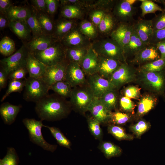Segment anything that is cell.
<instances>
[{
	"instance_id": "cell-1",
	"label": "cell",
	"mask_w": 165,
	"mask_h": 165,
	"mask_svg": "<svg viewBox=\"0 0 165 165\" xmlns=\"http://www.w3.org/2000/svg\"><path fill=\"white\" fill-rule=\"evenodd\" d=\"M35 104V112L42 121L61 120L68 115L72 108L69 101L56 94H48Z\"/></svg>"
},
{
	"instance_id": "cell-2",
	"label": "cell",
	"mask_w": 165,
	"mask_h": 165,
	"mask_svg": "<svg viewBox=\"0 0 165 165\" xmlns=\"http://www.w3.org/2000/svg\"><path fill=\"white\" fill-rule=\"evenodd\" d=\"M94 96L87 82L73 88L69 101L72 108L83 113L88 111V107Z\"/></svg>"
},
{
	"instance_id": "cell-3",
	"label": "cell",
	"mask_w": 165,
	"mask_h": 165,
	"mask_svg": "<svg viewBox=\"0 0 165 165\" xmlns=\"http://www.w3.org/2000/svg\"><path fill=\"white\" fill-rule=\"evenodd\" d=\"M42 121L34 119L25 118L22 122L28 130L30 141L41 147L43 149L51 152L56 149V145L51 144L44 139L42 135V128L44 127Z\"/></svg>"
},
{
	"instance_id": "cell-4",
	"label": "cell",
	"mask_w": 165,
	"mask_h": 165,
	"mask_svg": "<svg viewBox=\"0 0 165 165\" xmlns=\"http://www.w3.org/2000/svg\"><path fill=\"white\" fill-rule=\"evenodd\" d=\"M25 80L23 98L26 101L36 103L48 94L50 87L42 78L29 76Z\"/></svg>"
},
{
	"instance_id": "cell-5",
	"label": "cell",
	"mask_w": 165,
	"mask_h": 165,
	"mask_svg": "<svg viewBox=\"0 0 165 165\" xmlns=\"http://www.w3.org/2000/svg\"><path fill=\"white\" fill-rule=\"evenodd\" d=\"M92 48L99 56L126 62L122 48L112 38L104 39L97 43Z\"/></svg>"
},
{
	"instance_id": "cell-6",
	"label": "cell",
	"mask_w": 165,
	"mask_h": 165,
	"mask_svg": "<svg viewBox=\"0 0 165 165\" xmlns=\"http://www.w3.org/2000/svg\"><path fill=\"white\" fill-rule=\"evenodd\" d=\"M66 51L60 45L54 43L44 50L30 52L45 65L49 66L64 62Z\"/></svg>"
},
{
	"instance_id": "cell-7",
	"label": "cell",
	"mask_w": 165,
	"mask_h": 165,
	"mask_svg": "<svg viewBox=\"0 0 165 165\" xmlns=\"http://www.w3.org/2000/svg\"><path fill=\"white\" fill-rule=\"evenodd\" d=\"M29 51L23 45L15 53L0 60L2 67L8 75L18 68L26 67V59Z\"/></svg>"
},
{
	"instance_id": "cell-8",
	"label": "cell",
	"mask_w": 165,
	"mask_h": 165,
	"mask_svg": "<svg viewBox=\"0 0 165 165\" xmlns=\"http://www.w3.org/2000/svg\"><path fill=\"white\" fill-rule=\"evenodd\" d=\"M86 80L96 97L99 98L105 92L116 89L108 80L102 77L97 73L88 76Z\"/></svg>"
},
{
	"instance_id": "cell-9",
	"label": "cell",
	"mask_w": 165,
	"mask_h": 165,
	"mask_svg": "<svg viewBox=\"0 0 165 165\" xmlns=\"http://www.w3.org/2000/svg\"><path fill=\"white\" fill-rule=\"evenodd\" d=\"M134 70L126 62L123 63L108 79L116 88L130 82L134 78Z\"/></svg>"
},
{
	"instance_id": "cell-10",
	"label": "cell",
	"mask_w": 165,
	"mask_h": 165,
	"mask_svg": "<svg viewBox=\"0 0 165 165\" xmlns=\"http://www.w3.org/2000/svg\"><path fill=\"white\" fill-rule=\"evenodd\" d=\"M134 22H120L110 35L111 38L120 46L123 51L130 41L134 30Z\"/></svg>"
},
{
	"instance_id": "cell-11",
	"label": "cell",
	"mask_w": 165,
	"mask_h": 165,
	"mask_svg": "<svg viewBox=\"0 0 165 165\" xmlns=\"http://www.w3.org/2000/svg\"><path fill=\"white\" fill-rule=\"evenodd\" d=\"M85 74L79 64L69 62L67 66L65 80L73 88L87 83Z\"/></svg>"
},
{
	"instance_id": "cell-12",
	"label": "cell",
	"mask_w": 165,
	"mask_h": 165,
	"mask_svg": "<svg viewBox=\"0 0 165 165\" xmlns=\"http://www.w3.org/2000/svg\"><path fill=\"white\" fill-rule=\"evenodd\" d=\"M68 64L64 62L55 65L46 66V71L42 79L50 87L57 82L65 80Z\"/></svg>"
},
{
	"instance_id": "cell-13",
	"label": "cell",
	"mask_w": 165,
	"mask_h": 165,
	"mask_svg": "<svg viewBox=\"0 0 165 165\" xmlns=\"http://www.w3.org/2000/svg\"><path fill=\"white\" fill-rule=\"evenodd\" d=\"M137 8L129 3L126 0L119 1L115 6L113 13L120 22L132 23L136 14Z\"/></svg>"
},
{
	"instance_id": "cell-14",
	"label": "cell",
	"mask_w": 165,
	"mask_h": 165,
	"mask_svg": "<svg viewBox=\"0 0 165 165\" xmlns=\"http://www.w3.org/2000/svg\"><path fill=\"white\" fill-rule=\"evenodd\" d=\"M134 56L132 62L138 64H145L160 58V53L156 46L152 44L147 45Z\"/></svg>"
},
{
	"instance_id": "cell-15",
	"label": "cell",
	"mask_w": 165,
	"mask_h": 165,
	"mask_svg": "<svg viewBox=\"0 0 165 165\" xmlns=\"http://www.w3.org/2000/svg\"><path fill=\"white\" fill-rule=\"evenodd\" d=\"M88 111L90 113L92 117L101 124L107 123L110 121L112 111L105 106L99 98L94 97Z\"/></svg>"
},
{
	"instance_id": "cell-16",
	"label": "cell",
	"mask_w": 165,
	"mask_h": 165,
	"mask_svg": "<svg viewBox=\"0 0 165 165\" xmlns=\"http://www.w3.org/2000/svg\"><path fill=\"white\" fill-rule=\"evenodd\" d=\"M99 63V56L91 48L88 49L79 65L85 75L88 76L97 73Z\"/></svg>"
},
{
	"instance_id": "cell-17",
	"label": "cell",
	"mask_w": 165,
	"mask_h": 165,
	"mask_svg": "<svg viewBox=\"0 0 165 165\" xmlns=\"http://www.w3.org/2000/svg\"><path fill=\"white\" fill-rule=\"evenodd\" d=\"M98 56L99 63L97 73L104 78L108 80L123 62L113 59Z\"/></svg>"
},
{
	"instance_id": "cell-18",
	"label": "cell",
	"mask_w": 165,
	"mask_h": 165,
	"mask_svg": "<svg viewBox=\"0 0 165 165\" xmlns=\"http://www.w3.org/2000/svg\"><path fill=\"white\" fill-rule=\"evenodd\" d=\"M134 29L144 43L150 44L153 33L151 20L138 19L134 22Z\"/></svg>"
},
{
	"instance_id": "cell-19",
	"label": "cell",
	"mask_w": 165,
	"mask_h": 165,
	"mask_svg": "<svg viewBox=\"0 0 165 165\" xmlns=\"http://www.w3.org/2000/svg\"><path fill=\"white\" fill-rule=\"evenodd\" d=\"M162 71L141 72L142 81L144 84L154 90L160 92L163 88L165 83V79Z\"/></svg>"
},
{
	"instance_id": "cell-20",
	"label": "cell",
	"mask_w": 165,
	"mask_h": 165,
	"mask_svg": "<svg viewBox=\"0 0 165 165\" xmlns=\"http://www.w3.org/2000/svg\"><path fill=\"white\" fill-rule=\"evenodd\" d=\"M46 66L29 51L26 63V68L29 76L42 78L46 71Z\"/></svg>"
},
{
	"instance_id": "cell-21",
	"label": "cell",
	"mask_w": 165,
	"mask_h": 165,
	"mask_svg": "<svg viewBox=\"0 0 165 165\" xmlns=\"http://www.w3.org/2000/svg\"><path fill=\"white\" fill-rule=\"evenodd\" d=\"M54 43L51 35L43 34L33 38L26 46L31 52L44 50Z\"/></svg>"
},
{
	"instance_id": "cell-22",
	"label": "cell",
	"mask_w": 165,
	"mask_h": 165,
	"mask_svg": "<svg viewBox=\"0 0 165 165\" xmlns=\"http://www.w3.org/2000/svg\"><path fill=\"white\" fill-rule=\"evenodd\" d=\"M21 106L14 105L8 102L2 103L0 106V115L4 123L10 125L15 121Z\"/></svg>"
},
{
	"instance_id": "cell-23",
	"label": "cell",
	"mask_w": 165,
	"mask_h": 165,
	"mask_svg": "<svg viewBox=\"0 0 165 165\" xmlns=\"http://www.w3.org/2000/svg\"><path fill=\"white\" fill-rule=\"evenodd\" d=\"M147 45L142 42L134 29L130 41L123 50L126 59L128 56L134 55Z\"/></svg>"
},
{
	"instance_id": "cell-24",
	"label": "cell",
	"mask_w": 165,
	"mask_h": 165,
	"mask_svg": "<svg viewBox=\"0 0 165 165\" xmlns=\"http://www.w3.org/2000/svg\"><path fill=\"white\" fill-rule=\"evenodd\" d=\"M31 12L30 9L26 7L12 6L7 11L6 16L9 22L26 21Z\"/></svg>"
},
{
	"instance_id": "cell-25",
	"label": "cell",
	"mask_w": 165,
	"mask_h": 165,
	"mask_svg": "<svg viewBox=\"0 0 165 165\" xmlns=\"http://www.w3.org/2000/svg\"><path fill=\"white\" fill-rule=\"evenodd\" d=\"M8 26L16 35L21 39H28L30 38L31 31L26 21H10Z\"/></svg>"
},
{
	"instance_id": "cell-26",
	"label": "cell",
	"mask_w": 165,
	"mask_h": 165,
	"mask_svg": "<svg viewBox=\"0 0 165 165\" xmlns=\"http://www.w3.org/2000/svg\"><path fill=\"white\" fill-rule=\"evenodd\" d=\"M64 44L68 46L81 47L84 43V39L77 30H71L62 38Z\"/></svg>"
},
{
	"instance_id": "cell-27",
	"label": "cell",
	"mask_w": 165,
	"mask_h": 165,
	"mask_svg": "<svg viewBox=\"0 0 165 165\" xmlns=\"http://www.w3.org/2000/svg\"><path fill=\"white\" fill-rule=\"evenodd\" d=\"M88 50L81 47L69 48L66 50V59L69 62H74L80 64L87 53Z\"/></svg>"
},
{
	"instance_id": "cell-28",
	"label": "cell",
	"mask_w": 165,
	"mask_h": 165,
	"mask_svg": "<svg viewBox=\"0 0 165 165\" xmlns=\"http://www.w3.org/2000/svg\"><path fill=\"white\" fill-rule=\"evenodd\" d=\"M72 88L65 80L57 82L50 87V90L53 91L56 94L65 98L70 97Z\"/></svg>"
},
{
	"instance_id": "cell-29",
	"label": "cell",
	"mask_w": 165,
	"mask_h": 165,
	"mask_svg": "<svg viewBox=\"0 0 165 165\" xmlns=\"http://www.w3.org/2000/svg\"><path fill=\"white\" fill-rule=\"evenodd\" d=\"M156 100L153 97L146 95L142 98L138 104V113L139 116L143 115L154 107Z\"/></svg>"
},
{
	"instance_id": "cell-30",
	"label": "cell",
	"mask_w": 165,
	"mask_h": 165,
	"mask_svg": "<svg viewBox=\"0 0 165 165\" xmlns=\"http://www.w3.org/2000/svg\"><path fill=\"white\" fill-rule=\"evenodd\" d=\"M26 22L32 34L33 38L44 34L38 19L36 11H31Z\"/></svg>"
},
{
	"instance_id": "cell-31",
	"label": "cell",
	"mask_w": 165,
	"mask_h": 165,
	"mask_svg": "<svg viewBox=\"0 0 165 165\" xmlns=\"http://www.w3.org/2000/svg\"><path fill=\"white\" fill-rule=\"evenodd\" d=\"M99 149L107 158L119 156L122 152L121 148L119 146L109 142H102L99 146Z\"/></svg>"
},
{
	"instance_id": "cell-32",
	"label": "cell",
	"mask_w": 165,
	"mask_h": 165,
	"mask_svg": "<svg viewBox=\"0 0 165 165\" xmlns=\"http://www.w3.org/2000/svg\"><path fill=\"white\" fill-rule=\"evenodd\" d=\"M110 13H105L99 24L100 31L103 33H111L116 28L115 19Z\"/></svg>"
},
{
	"instance_id": "cell-33",
	"label": "cell",
	"mask_w": 165,
	"mask_h": 165,
	"mask_svg": "<svg viewBox=\"0 0 165 165\" xmlns=\"http://www.w3.org/2000/svg\"><path fill=\"white\" fill-rule=\"evenodd\" d=\"M115 90L105 92L99 98L105 106L110 111L114 109L116 106L117 98Z\"/></svg>"
},
{
	"instance_id": "cell-34",
	"label": "cell",
	"mask_w": 165,
	"mask_h": 165,
	"mask_svg": "<svg viewBox=\"0 0 165 165\" xmlns=\"http://www.w3.org/2000/svg\"><path fill=\"white\" fill-rule=\"evenodd\" d=\"M165 68V59L158 60L141 65L139 71L141 72H158Z\"/></svg>"
},
{
	"instance_id": "cell-35",
	"label": "cell",
	"mask_w": 165,
	"mask_h": 165,
	"mask_svg": "<svg viewBox=\"0 0 165 165\" xmlns=\"http://www.w3.org/2000/svg\"><path fill=\"white\" fill-rule=\"evenodd\" d=\"M43 127L48 129L57 143L60 145L69 149L71 148L70 141L58 128L54 127H50L45 125H44Z\"/></svg>"
},
{
	"instance_id": "cell-36",
	"label": "cell",
	"mask_w": 165,
	"mask_h": 165,
	"mask_svg": "<svg viewBox=\"0 0 165 165\" xmlns=\"http://www.w3.org/2000/svg\"><path fill=\"white\" fill-rule=\"evenodd\" d=\"M37 16L44 34L50 35V33L53 28V25L51 20L45 13L37 12Z\"/></svg>"
},
{
	"instance_id": "cell-37",
	"label": "cell",
	"mask_w": 165,
	"mask_h": 165,
	"mask_svg": "<svg viewBox=\"0 0 165 165\" xmlns=\"http://www.w3.org/2000/svg\"><path fill=\"white\" fill-rule=\"evenodd\" d=\"M15 50V44L13 40L6 36L1 39L0 41L1 54L8 57L13 54Z\"/></svg>"
},
{
	"instance_id": "cell-38",
	"label": "cell",
	"mask_w": 165,
	"mask_h": 165,
	"mask_svg": "<svg viewBox=\"0 0 165 165\" xmlns=\"http://www.w3.org/2000/svg\"><path fill=\"white\" fill-rule=\"evenodd\" d=\"M138 1L141 2L140 8L142 11L141 16L142 17H144L148 13H155L156 11L162 12L164 10V9L161 8L152 1L140 0Z\"/></svg>"
},
{
	"instance_id": "cell-39",
	"label": "cell",
	"mask_w": 165,
	"mask_h": 165,
	"mask_svg": "<svg viewBox=\"0 0 165 165\" xmlns=\"http://www.w3.org/2000/svg\"><path fill=\"white\" fill-rule=\"evenodd\" d=\"M25 80H9L8 88L6 93L1 100L2 102L11 93L13 92L20 93L25 87Z\"/></svg>"
},
{
	"instance_id": "cell-40",
	"label": "cell",
	"mask_w": 165,
	"mask_h": 165,
	"mask_svg": "<svg viewBox=\"0 0 165 165\" xmlns=\"http://www.w3.org/2000/svg\"><path fill=\"white\" fill-rule=\"evenodd\" d=\"M18 156L13 147H8L6 155L0 160V165H18Z\"/></svg>"
},
{
	"instance_id": "cell-41",
	"label": "cell",
	"mask_w": 165,
	"mask_h": 165,
	"mask_svg": "<svg viewBox=\"0 0 165 165\" xmlns=\"http://www.w3.org/2000/svg\"><path fill=\"white\" fill-rule=\"evenodd\" d=\"M108 132L119 140H131L133 136L127 134L123 129L117 126L110 125L108 127Z\"/></svg>"
},
{
	"instance_id": "cell-42",
	"label": "cell",
	"mask_w": 165,
	"mask_h": 165,
	"mask_svg": "<svg viewBox=\"0 0 165 165\" xmlns=\"http://www.w3.org/2000/svg\"><path fill=\"white\" fill-rule=\"evenodd\" d=\"M88 124L89 130L92 134L96 139L101 140L103 135L102 130L100 126L101 123L92 117L88 118Z\"/></svg>"
},
{
	"instance_id": "cell-43",
	"label": "cell",
	"mask_w": 165,
	"mask_h": 165,
	"mask_svg": "<svg viewBox=\"0 0 165 165\" xmlns=\"http://www.w3.org/2000/svg\"><path fill=\"white\" fill-rule=\"evenodd\" d=\"M72 21L64 20L60 21L57 24L55 33L57 36L63 37L71 30L72 26Z\"/></svg>"
},
{
	"instance_id": "cell-44",
	"label": "cell",
	"mask_w": 165,
	"mask_h": 165,
	"mask_svg": "<svg viewBox=\"0 0 165 165\" xmlns=\"http://www.w3.org/2000/svg\"><path fill=\"white\" fill-rule=\"evenodd\" d=\"M61 14L63 17L68 18L77 17L81 14L80 9L73 5H66L62 8Z\"/></svg>"
},
{
	"instance_id": "cell-45",
	"label": "cell",
	"mask_w": 165,
	"mask_h": 165,
	"mask_svg": "<svg viewBox=\"0 0 165 165\" xmlns=\"http://www.w3.org/2000/svg\"><path fill=\"white\" fill-rule=\"evenodd\" d=\"M149 124L143 120L130 127V129L137 137H139L149 128Z\"/></svg>"
},
{
	"instance_id": "cell-46",
	"label": "cell",
	"mask_w": 165,
	"mask_h": 165,
	"mask_svg": "<svg viewBox=\"0 0 165 165\" xmlns=\"http://www.w3.org/2000/svg\"><path fill=\"white\" fill-rule=\"evenodd\" d=\"M151 20L153 32L165 28V7L163 11L156 15Z\"/></svg>"
},
{
	"instance_id": "cell-47",
	"label": "cell",
	"mask_w": 165,
	"mask_h": 165,
	"mask_svg": "<svg viewBox=\"0 0 165 165\" xmlns=\"http://www.w3.org/2000/svg\"><path fill=\"white\" fill-rule=\"evenodd\" d=\"M80 30L83 34L90 38L94 37L96 34V30L94 25L87 21H84L81 23Z\"/></svg>"
},
{
	"instance_id": "cell-48",
	"label": "cell",
	"mask_w": 165,
	"mask_h": 165,
	"mask_svg": "<svg viewBox=\"0 0 165 165\" xmlns=\"http://www.w3.org/2000/svg\"><path fill=\"white\" fill-rule=\"evenodd\" d=\"M129 116L125 113L119 112H112L110 121L114 124H122L129 120Z\"/></svg>"
},
{
	"instance_id": "cell-49",
	"label": "cell",
	"mask_w": 165,
	"mask_h": 165,
	"mask_svg": "<svg viewBox=\"0 0 165 165\" xmlns=\"http://www.w3.org/2000/svg\"><path fill=\"white\" fill-rule=\"evenodd\" d=\"M28 73L26 67H22L11 72L9 75L8 79L10 80L26 79L25 76Z\"/></svg>"
},
{
	"instance_id": "cell-50",
	"label": "cell",
	"mask_w": 165,
	"mask_h": 165,
	"mask_svg": "<svg viewBox=\"0 0 165 165\" xmlns=\"http://www.w3.org/2000/svg\"><path fill=\"white\" fill-rule=\"evenodd\" d=\"M165 41V28L153 32L150 44H156L157 43Z\"/></svg>"
},
{
	"instance_id": "cell-51",
	"label": "cell",
	"mask_w": 165,
	"mask_h": 165,
	"mask_svg": "<svg viewBox=\"0 0 165 165\" xmlns=\"http://www.w3.org/2000/svg\"><path fill=\"white\" fill-rule=\"evenodd\" d=\"M125 97L130 98H137L140 95V89L135 86H130L124 90Z\"/></svg>"
},
{
	"instance_id": "cell-52",
	"label": "cell",
	"mask_w": 165,
	"mask_h": 165,
	"mask_svg": "<svg viewBox=\"0 0 165 165\" xmlns=\"http://www.w3.org/2000/svg\"><path fill=\"white\" fill-rule=\"evenodd\" d=\"M120 104L122 108L126 111H132L134 108V104L130 98L125 96L120 98Z\"/></svg>"
},
{
	"instance_id": "cell-53",
	"label": "cell",
	"mask_w": 165,
	"mask_h": 165,
	"mask_svg": "<svg viewBox=\"0 0 165 165\" xmlns=\"http://www.w3.org/2000/svg\"><path fill=\"white\" fill-rule=\"evenodd\" d=\"M31 1L38 12L45 13L47 12L45 0H32Z\"/></svg>"
},
{
	"instance_id": "cell-54",
	"label": "cell",
	"mask_w": 165,
	"mask_h": 165,
	"mask_svg": "<svg viewBox=\"0 0 165 165\" xmlns=\"http://www.w3.org/2000/svg\"><path fill=\"white\" fill-rule=\"evenodd\" d=\"M47 12L49 14L53 15L56 11L58 5V1L56 0H45Z\"/></svg>"
},
{
	"instance_id": "cell-55",
	"label": "cell",
	"mask_w": 165,
	"mask_h": 165,
	"mask_svg": "<svg viewBox=\"0 0 165 165\" xmlns=\"http://www.w3.org/2000/svg\"><path fill=\"white\" fill-rule=\"evenodd\" d=\"M105 13L101 10L94 11L91 15V19L95 24L99 25Z\"/></svg>"
},
{
	"instance_id": "cell-56",
	"label": "cell",
	"mask_w": 165,
	"mask_h": 165,
	"mask_svg": "<svg viewBox=\"0 0 165 165\" xmlns=\"http://www.w3.org/2000/svg\"><path fill=\"white\" fill-rule=\"evenodd\" d=\"M8 75L5 70L1 67L0 69V90L4 88L7 85Z\"/></svg>"
},
{
	"instance_id": "cell-57",
	"label": "cell",
	"mask_w": 165,
	"mask_h": 165,
	"mask_svg": "<svg viewBox=\"0 0 165 165\" xmlns=\"http://www.w3.org/2000/svg\"><path fill=\"white\" fill-rule=\"evenodd\" d=\"M12 6V1L10 0H0V11L1 14L6 15L7 11Z\"/></svg>"
},
{
	"instance_id": "cell-58",
	"label": "cell",
	"mask_w": 165,
	"mask_h": 165,
	"mask_svg": "<svg viewBox=\"0 0 165 165\" xmlns=\"http://www.w3.org/2000/svg\"><path fill=\"white\" fill-rule=\"evenodd\" d=\"M155 45L160 53V58L165 59V41L159 42Z\"/></svg>"
},
{
	"instance_id": "cell-59",
	"label": "cell",
	"mask_w": 165,
	"mask_h": 165,
	"mask_svg": "<svg viewBox=\"0 0 165 165\" xmlns=\"http://www.w3.org/2000/svg\"><path fill=\"white\" fill-rule=\"evenodd\" d=\"M9 21L6 16L5 14H1L0 16V29L2 30L9 25Z\"/></svg>"
},
{
	"instance_id": "cell-60",
	"label": "cell",
	"mask_w": 165,
	"mask_h": 165,
	"mask_svg": "<svg viewBox=\"0 0 165 165\" xmlns=\"http://www.w3.org/2000/svg\"><path fill=\"white\" fill-rule=\"evenodd\" d=\"M130 4L133 5V4L136 2L138 0H126Z\"/></svg>"
}]
</instances>
